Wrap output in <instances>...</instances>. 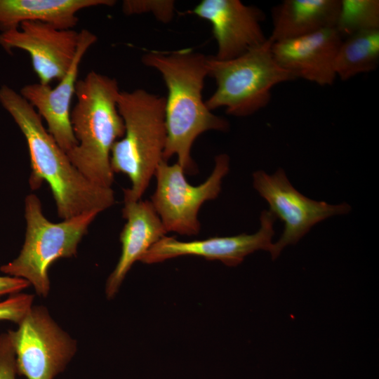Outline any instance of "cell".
<instances>
[{
	"mask_svg": "<svg viewBox=\"0 0 379 379\" xmlns=\"http://www.w3.org/2000/svg\"><path fill=\"white\" fill-rule=\"evenodd\" d=\"M272 45L268 38L263 44L233 59L207 56L208 76L216 83L215 92L205 102L211 111L225 107L232 116L252 115L269 104L276 85L297 79L277 63Z\"/></svg>",
	"mask_w": 379,
	"mask_h": 379,
	"instance_id": "obj_6",
	"label": "cell"
},
{
	"mask_svg": "<svg viewBox=\"0 0 379 379\" xmlns=\"http://www.w3.org/2000/svg\"><path fill=\"white\" fill-rule=\"evenodd\" d=\"M114 0H0V30L17 29L23 22H41L61 29H73L80 11L112 6Z\"/></svg>",
	"mask_w": 379,
	"mask_h": 379,
	"instance_id": "obj_16",
	"label": "cell"
},
{
	"mask_svg": "<svg viewBox=\"0 0 379 379\" xmlns=\"http://www.w3.org/2000/svg\"><path fill=\"white\" fill-rule=\"evenodd\" d=\"M343 38L335 27L272 43L277 63L296 78L331 86L336 75L335 60Z\"/></svg>",
	"mask_w": 379,
	"mask_h": 379,
	"instance_id": "obj_14",
	"label": "cell"
},
{
	"mask_svg": "<svg viewBox=\"0 0 379 379\" xmlns=\"http://www.w3.org/2000/svg\"><path fill=\"white\" fill-rule=\"evenodd\" d=\"M0 104L26 140L31 164L30 187L37 190L44 182L49 185L60 218L65 220L91 211L100 213L114 204L112 187L96 185L79 171L20 93L2 85Z\"/></svg>",
	"mask_w": 379,
	"mask_h": 379,
	"instance_id": "obj_1",
	"label": "cell"
},
{
	"mask_svg": "<svg viewBox=\"0 0 379 379\" xmlns=\"http://www.w3.org/2000/svg\"><path fill=\"white\" fill-rule=\"evenodd\" d=\"M119 93L115 79L92 70L77 81V102L71 110L77 145L67 154L90 182L102 187L112 185L111 150L125 132L117 106Z\"/></svg>",
	"mask_w": 379,
	"mask_h": 379,
	"instance_id": "obj_3",
	"label": "cell"
},
{
	"mask_svg": "<svg viewBox=\"0 0 379 379\" xmlns=\"http://www.w3.org/2000/svg\"><path fill=\"white\" fill-rule=\"evenodd\" d=\"M207 56L185 48L171 52L152 51L144 54L143 64L160 72L167 88L165 98L166 142L164 161L176 156L185 173L197 166L192 147L206 131H227L228 121L214 114L203 100L204 79L208 76Z\"/></svg>",
	"mask_w": 379,
	"mask_h": 379,
	"instance_id": "obj_2",
	"label": "cell"
},
{
	"mask_svg": "<svg viewBox=\"0 0 379 379\" xmlns=\"http://www.w3.org/2000/svg\"><path fill=\"white\" fill-rule=\"evenodd\" d=\"M125 132L111 150L113 173L128 176L124 202L141 199L159 164L166 142L165 98L144 89L120 91L117 100Z\"/></svg>",
	"mask_w": 379,
	"mask_h": 379,
	"instance_id": "obj_4",
	"label": "cell"
},
{
	"mask_svg": "<svg viewBox=\"0 0 379 379\" xmlns=\"http://www.w3.org/2000/svg\"><path fill=\"white\" fill-rule=\"evenodd\" d=\"M191 13L211 23L218 60L239 57L268 39L261 27L264 13L239 0H202Z\"/></svg>",
	"mask_w": 379,
	"mask_h": 379,
	"instance_id": "obj_12",
	"label": "cell"
},
{
	"mask_svg": "<svg viewBox=\"0 0 379 379\" xmlns=\"http://www.w3.org/2000/svg\"><path fill=\"white\" fill-rule=\"evenodd\" d=\"M122 215L126 222L119 236L121 253L105 287L109 299L116 295L133 265L140 261L144 254L167 233L150 201L124 202Z\"/></svg>",
	"mask_w": 379,
	"mask_h": 379,
	"instance_id": "obj_15",
	"label": "cell"
},
{
	"mask_svg": "<svg viewBox=\"0 0 379 379\" xmlns=\"http://www.w3.org/2000/svg\"><path fill=\"white\" fill-rule=\"evenodd\" d=\"M378 62L379 29L361 32L343 39L335 60V73L346 81L373 71Z\"/></svg>",
	"mask_w": 379,
	"mask_h": 379,
	"instance_id": "obj_18",
	"label": "cell"
},
{
	"mask_svg": "<svg viewBox=\"0 0 379 379\" xmlns=\"http://www.w3.org/2000/svg\"><path fill=\"white\" fill-rule=\"evenodd\" d=\"M34 295L18 293L0 302V321L19 324L33 306Z\"/></svg>",
	"mask_w": 379,
	"mask_h": 379,
	"instance_id": "obj_21",
	"label": "cell"
},
{
	"mask_svg": "<svg viewBox=\"0 0 379 379\" xmlns=\"http://www.w3.org/2000/svg\"><path fill=\"white\" fill-rule=\"evenodd\" d=\"M122 11L127 15L152 13L159 21L167 23L174 15L175 2L171 0H125Z\"/></svg>",
	"mask_w": 379,
	"mask_h": 379,
	"instance_id": "obj_20",
	"label": "cell"
},
{
	"mask_svg": "<svg viewBox=\"0 0 379 379\" xmlns=\"http://www.w3.org/2000/svg\"><path fill=\"white\" fill-rule=\"evenodd\" d=\"M340 0H285L272 10V43L335 27Z\"/></svg>",
	"mask_w": 379,
	"mask_h": 379,
	"instance_id": "obj_17",
	"label": "cell"
},
{
	"mask_svg": "<svg viewBox=\"0 0 379 379\" xmlns=\"http://www.w3.org/2000/svg\"><path fill=\"white\" fill-rule=\"evenodd\" d=\"M18 373L27 379H54L70 362L77 343L43 306H32L16 330L8 331Z\"/></svg>",
	"mask_w": 379,
	"mask_h": 379,
	"instance_id": "obj_8",
	"label": "cell"
},
{
	"mask_svg": "<svg viewBox=\"0 0 379 379\" xmlns=\"http://www.w3.org/2000/svg\"><path fill=\"white\" fill-rule=\"evenodd\" d=\"M79 32L61 29L41 22H23L17 29L1 32L0 46L8 53L26 51L39 82L49 85L60 81L75 57Z\"/></svg>",
	"mask_w": 379,
	"mask_h": 379,
	"instance_id": "obj_10",
	"label": "cell"
},
{
	"mask_svg": "<svg viewBox=\"0 0 379 379\" xmlns=\"http://www.w3.org/2000/svg\"><path fill=\"white\" fill-rule=\"evenodd\" d=\"M91 211L53 222L43 213L41 201L34 194L25 200L26 232L18 256L0 267L8 276L27 280L36 293L46 298L50 291L48 270L57 260L72 258L98 214Z\"/></svg>",
	"mask_w": 379,
	"mask_h": 379,
	"instance_id": "obj_5",
	"label": "cell"
},
{
	"mask_svg": "<svg viewBox=\"0 0 379 379\" xmlns=\"http://www.w3.org/2000/svg\"><path fill=\"white\" fill-rule=\"evenodd\" d=\"M29 286L30 284L24 279L11 276H0V295L18 293Z\"/></svg>",
	"mask_w": 379,
	"mask_h": 379,
	"instance_id": "obj_23",
	"label": "cell"
},
{
	"mask_svg": "<svg viewBox=\"0 0 379 379\" xmlns=\"http://www.w3.org/2000/svg\"><path fill=\"white\" fill-rule=\"evenodd\" d=\"M276 219L270 211H262L260 218V227L251 234L243 233L189 241L164 236L144 254L140 261L153 264L176 257L194 255L209 260H220L227 266L235 267L241 263L246 256L256 251L270 253Z\"/></svg>",
	"mask_w": 379,
	"mask_h": 379,
	"instance_id": "obj_11",
	"label": "cell"
},
{
	"mask_svg": "<svg viewBox=\"0 0 379 379\" xmlns=\"http://www.w3.org/2000/svg\"><path fill=\"white\" fill-rule=\"evenodd\" d=\"M96 41V35L91 31L81 30L75 57L68 72L56 86L52 88L50 85L35 83L27 84L20 91V94L46 122L48 131L66 153L77 145L70 114L79 65L86 51Z\"/></svg>",
	"mask_w": 379,
	"mask_h": 379,
	"instance_id": "obj_13",
	"label": "cell"
},
{
	"mask_svg": "<svg viewBox=\"0 0 379 379\" xmlns=\"http://www.w3.org/2000/svg\"><path fill=\"white\" fill-rule=\"evenodd\" d=\"M253 186L269 204V211L284 223L283 233L273 243L270 251L272 260L277 259L286 246L297 244L316 224L351 210L345 202L333 205L307 198L291 185L281 168L272 175L263 171L254 172Z\"/></svg>",
	"mask_w": 379,
	"mask_h": 379,
	"instance_id": "obj_9",
	"label": "cell"
},
{
	"mask_svg": "<svg viewBox=\"0 0 379 379\" xmlns=\"http://www.w3.org/2000/svg\"><path fill=\"white\" fill-rule=\"evenodd\" d=\"M229 170V156L218 154L211 175L194 186L187 182L180 165L177 162L171 165L163 160L154 173L157 187L150 201L166 231L187 236L198 234L201 230L199 211L204 202L219 195L222 180Z\"/></svg>",
	"mask_w": 379,
	"mask_h": 379,
	"instance_id": "obj_7",
	"label": "cell"
},
{
	"mask_svg": "<svg viewBox=\"0 0 379 379\" xmlns=\"http://www.w3.org/2000/svg\"><path fill=\"white\" fill-rule=\"evenodd\" d=\"M15 353L7 331L0 335V379H17Z\"/></svg>",
	"mask_w": 379,
	"mask_h": 379,
	"instance_id": "obj_22",
	"label": "cell"
},
{
	"mask_svg": "<svg viewBox=\"0 0 379 379\" xmlns=\"http://www.w3.org/2000/svg\"><path fill=\"white\" fill-rule=\"evenodd\" d=\"M335 28L343 39L361 32L379 29V1L341 0Z\"/></svg>",
	"mask_w": 379,
	"mask_h": 379,
	"instance_id": "obj_19",
	"label": "cell"
}]
</instances>
